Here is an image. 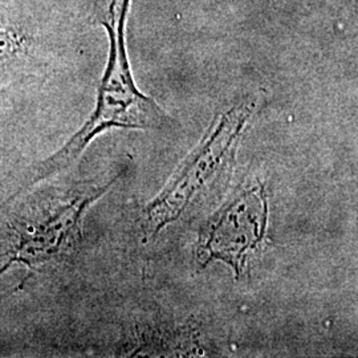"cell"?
<instances>
[{
  "label": "cell",
  "mask_w": 358,
  "mask_h": 358,
  "mask_svg": "<svg viewBox=\"0 0 358 358\" xmlns=\"http://www.w3.org/2000/svg\"><path fill=\"white\" fill-rule=\"evenodd\" d=\"M23 287H24V282H20V284H19V285H17V287H16V288H13V289H11V291H8V292H7V294H3V296H0V301H1V300H3V299H6V297H8V296H13V294H15V292H17V291H20V289H22V288H23Z\"/></svg>",
  "instance_id": "6"
},
{
  "label": "cell",
  "mask_w": 358,
  "mask_h": 358,
  "mask_svg": "<svg viewBox=\"0 0 358 358\" xmlns=\"http://www.w3.org/2000/svg\"><path fill=\"white\" fill-rule=\"evenodd\" d=\"M130 3L131 0L100 1L97 15L109 38V55L93 113L57 153L34 170L17 192L0 206V210L11 205L38 182L71 166L90 142L103 131L109 129H157L165 125V112L153 99L138 90L130 69L125 41Z\"/></svg>",
  "instance_id": "1"
},
{
  "label": "cell",
  "mask_w": 358,
  "mask_h": 358,
  "mask_svg": "<svg viewBox=\"0 0 358 358\" xmlns=\"http://www.w3.org/2000/svg\"><path fill=\"white\" fill-rule=\"evenodd\" d=\"M268 194L264 183L247 182L231 194L199 232L195 256L206 267L222 262L241 278L267 241Z\"/></svg>",
  "instance_id": "4"
},
{
  "label": "cell",
  "mask_w": 358,
  "mask_h": 358,
  "mask_svg": "<svg viewBox=\"0 0 358 358\" xmlns=\"http://www.w3.org/2000/svg\"><path fill=\"white\" fill-rule=\"evenodd\" d=\"M27 38L16 28L0 27V64L26 50Z\"/></svg>",
  "instance_id": "5"
},
{
  "label": "cell",
  "mask_w": 358,
  "mask_h": 358,
  "mask_svg": "<svg viewBox=\"0 0 358 358\" xmlns=\"http://www.w3.org/2000/svg\"><path fill=\"white\" fill-rule=\"evenodd\" d=\"M256 106V100H243L217 117L162 192L145 207L142 226L150 239L180 219L227 173Z\"/></svg>",
  "instance_id": "2"
},
{
  "label": "cell",
  "mask_w": 358,
  "mask_h": 358,
  "mask_svg": "<svg viewBox=\"0 0 358 358\" xmlns=\"http://www.w3.org/2000/svg\"><path fill=\"white\" fill-rule=\"evenodd\" d=\"M113 183L115 179L105 183L85 182L51 194L34 215L15 226L16 243L13 254L0 268V275L15 264L35 271L69 254L80 239L87 210Z\"/></svg>",
  "instance_id": "3"
}]
</instances>
